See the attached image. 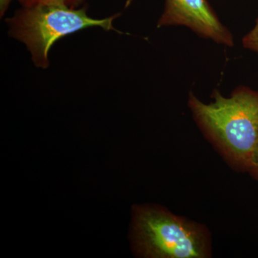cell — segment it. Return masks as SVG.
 I'll return each mask as SVG.
<instances>
[{
    "instance_id": "obj_2",
    "label": "cell",
    "mask_w": 258,
    "mask_h": 258,
    "mask_svg": "<svg viewBox=\"0 0 258 258\" xmlns=\"http://www.w3.org/2000/svg\"><path fill=\"white\" fill-rule=\"evenodd\" d=\"M120 15L95 19L88 16L86 6L78 9L64 5H42L23 7L6 22L10 36L25 44L34 64L45 69L50 66L51 47L62 37L93 27L123 34L113 26V22Z\"/></svg>"
},
{
    "instance_id": "obj_5",
    "label": "cell",
    "mask_w": 258,
    "mask_h": 258,
    "mask_svg": "<svg viewBox=\"0 0 258 258\" xmlns=\"http://www.w3.org/2000/svg\"><path fill=\"white\" fill-rule=\"evenodd\" d=\"M86 0H18L22 7H33L42 5H64L69 8H77Z\"/></svg>"
},
{
    "instance_id": "obj_8",
    "label": "cell",
    "mask_w": 258,
    "mask_h": 258,
    "mask_svg": "<svg viewBox=\"0 0 258 258\" xmlns=\"http://www.w3.org/2000/svg\"><path fill=\"white\" fill-rule=\"evenodd\" d=\"M250 171H252V174H253L258 180V165L252 166L250 169Z\"/></svg>"
},
{
    "instance_id": "obj_6",
    "label": "cell",
    "mask_w": 258,
    "mask_h": 258,
    "mask_svg": "<svg viewBox=\"0 0 258 258\" xmlns=\"http://www.w3.org/2000/svg\"><path fill=\"white\" fill-rule=\"evenodd\" d=\"M242 42L244 48L258 55V17L253 28L244 35Z\"/></svg>"
},
{
    "instance_id": "obj_1",
    "label": "cell",
    "mask_w": 258,
    "mask_h": 258,
    "mask_svg": "<svg viewBox=\"0 0 258 258\" xmlns=\"http://www.w3.org/2000/svg\"><path fill=\"white\" fill-rule=\"evenodd\" d=\"M212 98L213 102L205 103L189 93L195 119L235 161L250 169L258 147V91L240 86L226 98L215 89Z\"/></svg>"
},
{
    "instance_id": "obj_4",
    "label": "cell",
    "mask_w": 258,
    "mask_h": 258,
    "mask_svg": "<svg viewBox=\"0 0 258 258\" xmlns=\"http://www.w3.org/2000/svg\"><path fill=\"white\" fill-rule=\"evenodd\" d=\"M184 26L198 36L224 46H234V37L208 0H165L158 28Z\"/></svg>"
},
{
    "instance_id": "obj_3",
    "label": "cell",
    "mask_w": 258,
    "mask_h": 258,
    "mask_svg": "<svg viewBox=\"0 0 258 258\" xmlns=\"http://www.w3.org/2000/svg\"><path fill=\"white\" fill-rule=\"evenodd\" d=\"M133 240L136 250L153 258H204L206 237L198 226L152 207L134 210Z\"/></svg>"
},
{
    "instance_id": "obj_7",
    "label": "cell",
    "mask_w": 258,
    "mask_h": 258,
    "mask_svg": "<svg viewBox=\"0 0 258 258\" xmlns=\"http://www.w3.org/2000/svg\"><path fill=\"white\" fill-rule=\"evenodd\" d=\"M13 0H0V15L1 17L5 14Z\"/></svg>"
}]
</instances>
